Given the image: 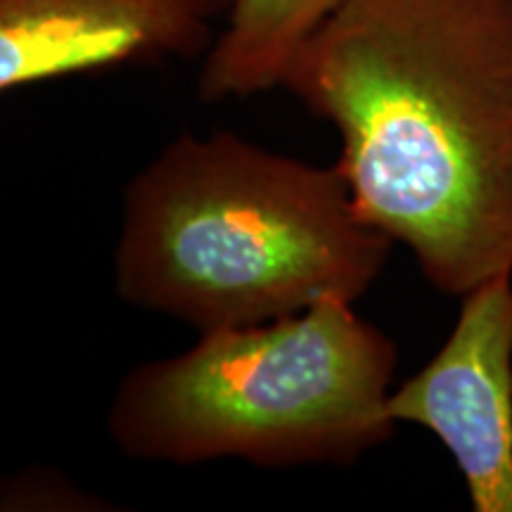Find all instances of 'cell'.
Wrapping results in <instances>:
<instances>
[{
    "label": "cell",
    "mask_w": 512,
    "mask_h": 512,
    "mask_svg": "<svg viewBox=\"0 0 512 512\" xmlns=\"http://www.w3.org/2000/svg\"><path fill=\"white\" fill-rule=\"evenodd\" d=\"M283 88L337 128L358 214L434 290L512 275V0H347Z\"/></svg>",
    "instance_id": "6da1fadb"
},
{
    "label": "cell",
    "mask_w": 512,
    "mask_h": 512,
    "mask_svg": "<svg viewBox=\"0 0 512 512\" xmlns=\"http://www.w3.org/2000/svg\"><path fill=\"white\" fill-rule=\"evenodd\" d=\"M394 242L344 176L230 131L171 140L124 188L114 287L202 332L266 323L320 299L358 302Z\"/></svg>",
    "instance_id": "7a4b0ae2"
},
{
    "label": "cell",
    "mask_w": 512,
    "mask_h": 512,
    "mask_svg": "<svg viewBox=\"0 0 512 512\" xmlns=\"http://www.w3.org/2000/svg\"><path fill=\"white\" fill-rule=\"evenodd\" d=\"M394 339L328 297L292 316L202 332L121 377L107 434L126 458L266 470L361 460L394 437Z\"/></svg>",
    "instance_id": "3957f363"
},
{
    "label": "cell",
    "mask_w": 512,
    "mask_h": 512,
    "mask_svg": "<svg viewBox=\"0 0 512 512\" xmlns=\"http://www.w3.org/2000/svg\"><path fill=\"white\" fill-rule=\"evenodd\" d=\"M389 418L432 432L475 512H512V275L460 297L432 361L389 394Z\"/></svg>",
    "instance_id": "277c9868"
},
{
    "label": "cell",
    "mask_w": 512,
    "mask_h": 512,
    "mask_svg": "<svg viewBox=\"0 0 512 512\" xmlns=\"http://www.w3.org/2000/svg\"><path fill=\"white\" fill-rule=\"evenodd\" d=\"M230 0H0V91L207 55Z\"/></svg>",
    "instance_id": "5b68a950"
},
{
    "label": "cell",
    "mask_w": 512,
    "mask_h": 512,
    "mask_svg": "<svg viewBox=\"0 0 512 512\" xmlns=\"http://www.w3.org/2000/svg\"><path fill=\"white\" fill-rule=\"evenodd\" d=\"M347 0H230L226 29L204 55L197 95L204 102L271 91L306 41Z\"/></svg>",
    "instance_id": "8992f818"
},
{
    "label": "cell",
    "mask_w": 512,
    "mask_h": 512,
    "mask_svg": "<svg viewBox=\"0 0 512 512\" xmlns=\"http://www.w3.org/2000/svg\"><path fill=\"white\" fill-rule=\"evenodd\" d=\"M5 489L19 494H3V510H91L93 501L53 470H24Z\"/></svg>",
    "instance_id": "52a82bcc"
}]
</instances>
